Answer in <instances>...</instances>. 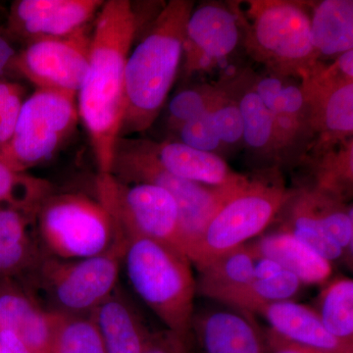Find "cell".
<instances>
[{
    "instance_id": "6da1fadb",
    "label": "cell",
    "mask_w": 353,
    "mask_h": 353,
    "mask_svg": "<svg viewBox=\"0 0 353 353\" xmlns=\"http://www.w3.org/2000/svg\"><path fill=\"white\" fill-rule=\"evenodd\" d=\"M136 32L131 2H104L92 34L87 74L77 95L79 116L101 175L112 171L125 110V70Z\"/></svg>"
},
{
    "instance_id": "7a4b0ae2",
    "label": "cell",
    "mask_w": 353,
    "mask_h": 353,
    "mask_svg": "<svg viewBox=\"0 0 353 353\" xmlns=\"http://www.w3.org/2000/svg\"><path fill=\"white\" fill-rule=\"evenodd\" d=\"M194 2L171 0L128 57L120 139L145 132L157 119L183 57L185 28Z\"/></svg>"
},
{
    "instance_id": "3957f363",
    "label": "cell",
    "mask_w": 353,
    "mask_h": 353,
    "mask_svg": "<svg viewBox=\"0 0 353 353\" xmlns=\"http://www.w3.org/2000/svg\"><path fill=\"white\" fill-rule=\"evenodd\" d=\"M123 238V263L132 289L167 330L189 339L196 294L192 261L161 241L137 234Z\"/></svg>"
},
{
    "instance_id": "277c9868",
    "label": "cell",
    "mask_w": 353,
    "mask_h": 353,
    "mask_svg": "<svg viewBox=\"0 0 353 353\" xmlns=\"http://www.w3.org/2000/svg\"><path fill=\"white\" fill-rule=\"evenodd\" d=\"M248 19L241 17L245 46L250 57L269 73L301 79L319 62L311 41L310 15L303 2L248 1Z\"/></svg>"
},
{
    "instance_id": "5b68a950",
    "label": "cell",
    "mask_w": 353,
    "mask_h": 353,
    "mask_svg": "<svg viewBox=\"0 0 353 353\" xmlns=\"http://www.w3.org/2000/svg\"><path fill=\"white\" fill-rule=\"evenodd\" d=\"M111 175L121 183L157 185L174 197L188 257L215 213L250 182L239 187L214 188L173 175L160 165L143 139H119Z\"/></svg>"
},
{
    "instance_id": "8992f818",
    "label": "cell",
    "mask_w": 353,
    "mask_h": 353,
    "mask_svg": "<svg viewBox=\"0 0 353 353\" xmlns=\"http://www.w3.org/2000/svg\"><path fill=\"white\" fill-rule=\"evenodd\" d=\"M34 217L41 241L54 259L97 256L122 241L105 206L83 194H50Z\"/></svg>"
},
{
    "instance_id": "52a82bcc",
    "label": "cell",
    "mask_w": 353,
    "mask_h": 353,
    "mask_svg": "<svg viewBox=\"0 0 353 353\" xmlns=\"http://www.w3.org/2000/svg\"><path fill=\"white\" fill-rule=\"evenodd\" d=\"M294 192L279 178L253 179L215 213L190 253L197 270L262 233Z\"/></svg>"
},
{
    "instance_id": "ba28073f",
    "label": "cell",
    "mask_w": 353,
    "mask_h": 353,
    "mask_svg": "<svg viewBox=\"0 0 353 353\" xmlns=\"http://www.w3.org/2000/svg\"><path fill=\"white\" fill-rule=\"evenodd\" d=\"M125 240L108 252L79 260L43 256L28 274L51 303L50 311L90 315L115 292L123 263Z\"/></svg>"
},
{
    "instance_id": "9c48e42d",
    "label": "cell",
    "mask_w": 353,
    "mask_h": 353,
    "mask_svg": "<svg viewBox=\"0 0 353 353\" xmlns=\"http://www.w3.org/2000/svg\"><path fill=\"white\" fill-rule=\"evenodd\" d=\"M76 99L38 90L26 99L12 138L0 150V159L15 171L50 160L78 125Z\"/></svg>"
},
{
    "instance_id": "30bf717a",
    "label": "cell",
    "mask_w": 353,
    "mask_h": 353,
    "mask_svg": "<svg viewBox=\"0 0 353 353\" xmlns=\"http://www.w3.org/2000/svg\"><path fill=\"white\" fill-rule=\"evenodd\" d=\"M97 188L99 201L122 236H145L187 254L178 206L166 190L150 183H121L111 174H99Z\"/></svg>"
},
{
    "instance_id": "8fae6325",
    "label": "cell",
    "mask_w": 353,
    "mask_h": 353,
    "mask_svg": "<svg viewBox=\"0 0 353 353\" xmlns=\"http://www.w3.org/2000/svg\"><path fill=\"white\" fill-rule=\"evenodd\" d=\"M90 44L88 27L68 38L32 41L17 53L13 69L38 90L76 99L87 74Z\"/></svg>"
},
{
    "instance_id": "7c38bea8",
    "label": "cell",
    "mask_w": 353,
    "mask_h": 353,
    "mask_svg": "<svg viewBox=\"0 0 353 353\" xmlns=\"http://www.w3.org/2000/svg\"><path fill=\"white\" fill-rule=\"evenodd\" d=\"M313 134L315 153L326 152L352 139L353 81L338 73L333 64L320 61L301 79Z\"/></svg>"
},
{
    "instance_id": "4fadbf2b",
    "label": "cell",
    "mask_w": 353,
    "mask_h": 353,
    "mask_svg": "<svg viewBox=\"0 0 353 353\" xmlns=\"http://www.w3.org/2000/svg\"><path fill=\"white\" fill-rule=\"evenodd\" d=\"M240 14L219 2L194 8L185 28L183 73L208 71L236 50L241 34Z\"/></svg>"
},
{
    "instance_id": "5bb4252c",
    "label": "cell",
    "mask_w": 353,
    "mask_h": 353,
    "mask_svg": "<svg viewBox=\"0 0 353 353\" xmlns=\"http://www.w3.org/2000/svg\"><path fill=\"white\" fill-rule=\"evenodd\" d=\"M103 3L101 0H18L9 11L7 34L30 43L68 38L87 28Z\"/></svg>"
},
{
    "instance_id": "9a60e30c",
    "label": "cell",
    "mask_w": 353,
    "mask_h": 353,
    "mask_svg": "<svg viewBox=\"0 0 353 353\" xmlns=\"http://www.w3.org/2000/svg\"><path fill=\"white\" fill-rule=\"evenodd\" d=\"M204 353H268L263 330L238 311H206L194 314L192 334Z\"/></svg>"
},
{
    "instance_id": "2e32d148",
    "label": "cell",
    "mask_w": 353,
    "mask_h": 353,
    "mask_svg": "<svg viewBox=\"0 0 353 353\" xmlns=\"http://www.w3.org/2000/svg\"><path fill=\"white\" fill-rule=\"evenodd\" d=\"M53 311L41 305L15 279L0 280V329L9 330L39 353H50Z\"/></svg>"
},
{
    "instance_id": "e0dca14e",
    "label": "cell",
    "mask_w": 353,
    "mask_h": 353,
    "mask_svg": "<svg viewBox=\"0 0 353 353\" xmlns=\"http://www.w3.org/2000/svg\"><path fill=\"white\" fill-rule=\"evenodd\" d=\"M160 165L171 174L192 182L214 188H232L250 181L230 168L224 158L180 143L145 141Z\"/></svg>"
},
{
    "instance_id": "ac0fdd59",
    "label": "cell",
    "mask_w": 353,
    "mask_h": 353,
    "mask_svg": "<svg viewBox=\"0 0 353 353\" xmlns=\"http://www.w3.org/2000/svg\"><path fill=\"white\" fill-rule=\"evenodd\" d=\"M256 314L266 319L272 331L292 343L328 353H353V345L332 336L309 306L292 301L265 303Z\"/></svg>"
},
{
    "instance_id": "d6986e66",
    "label": "cell",
    "mask_w": 353,
    "mask_h": 353,
    "mask_svg": "<svg viewBox=\"0 0 353 353\" xmlns=\"http://www.w3.org/2000/svg\"><path fill=\"white\" fill-rule=\"evenodd\" d=\"M90 316L101 333L106 353H143L154 334L117 289Z\"/></svg>"
},
{
    "instance_id": "ffe728a7",
    "label": "cell",
    "mask_w": 353,
    "mask_h": 353,
    "mask_svg": "<svg viewBox=\"0 0 353 353\" xmlns=\"http://www.w3.org/2000/svg\"><path fill=\"white\" fill-rule=\"evenodd\" d=\"M292 79L269 73L252 83L255 92L272 114L274 132L283 139H292L304 132H312L303 88L301 83H292Z\"/></svg>"
},
{
    "instance_id": "44dd1931",
    "label": "cell",
    "mask_w": 353,
    "mask_h": 353,
    "mask_svg": "<svg viewBox=\"0 0 353 353\" xmlns=\"http://www.w3.org/2000/svg\"><path fill=\"white\" fill-rule=\"evenodd\" d=\"M250 245L255 259H267L296 275L303 285L323 284L332 273V262L288 232L265 234Z\"/></svg>"
},
{
    "instance_id": "7402d4cb",
    "label": "cell",
    "mask_w": 353,
    "mask_h": 353,
    "mask_svg": "<svg viewBox=\"0 0 353 353\" xmlns=\"http://www.w3.org/2000/svg\"><path fill=\"white\" fill-rule=\"evenodd\" d=\"M255 262L254 254L248 245L223 253L199 269L196 292L228 305L250 285Z\"/></svg>"
},
{
    "instance_id": "603a6c76",
    "label": "cell",
    "mask_w": 353,
    "mask_h": 353,
    "mask_svg": "<svg viewBox=\"0 0 353 353\" xmlns=\"http://www.w3.org/2000/svg\"><path fill=\"white\" fill-rule=\"evenodd\" d=\"M311 41L318 57H339L353 50L352 0L317 2L310 16Z\"/></svg>"
},
{
    "instance_id": "cb8c5ba5",
    "label": "cell",
    "mask_w": 353,
    "mask_h": 353,
    "mask_svg": "<svg viewBox=\"0 0 353 353\" xmlns=\"http://www.w3.org/2000/svg\"><path fill=\"white\" fill-rule=\"evenodd\" d=\"M303 283L294 274L271 259L255 262L250 285L232 303V307L256 314L265 303L290 301L301 292Z\"/></svg>"
},
{
    "instance_id": "d4e9b609",
    "label": "cell",
    "mask_w": 353,
    "mask_h": 353,
    "mask_svg": "<svg viewBox=\"0 0 353 353\" xmlns=\"http://www.w3.org/2000/svg\"><path fill=\"white\" fill-rule=\"evenodd\" d=\"M285 208H288L287 219L280 230L292 234L330 262L345 256L343 248L323 226L305 190H294Z\"/></svg>"
},
{
    "instance_id": "484cf974",
    "label": "cell",
    "mask_w": 353,
    "mask_h": 353,
    "mask_svg": "<svg viewBox=\"0 0 353 353\" xmlns=\"http://www.w3.org/2000/svg\"><path fill=\"white\" fill-rule=\"evenodd\" d=\"M236 99L243 124V145L255 157L278 164L272 114L255 92L253 85H245Z\"/></svg>"
},
{
    "instance_id": "4316f807",
    "label": "cell",
    "mask_w": 353,
    "mask_h": 353,
    "mask_svg": "<svg viewBox=\"0 0 353 353\" xmlns=\"http://www.w3.org/2000/svg\"><path fill=\"white\" fill-rule=\"evenodd\" d=\"M50 353H106L92 316L53 311Z\"/></svg>"
},
{
    "instance_id": "83f0119b",
    "label": "cell",
    "mask_w": 353,
    "mask_h": 353,
    "mask_svg": "<svg viewBox=\"0 0 353 353\" xmlns=\"http://www.w3.org/2000/svg\"><path fill=\"white\" fill-rule=\"evenodd\" d=\"M332 336L353 345V281L339 278L323 290L315 309Z\"/></svg>"
},
{
    "instance_id": "f1b7e54d",
    "label": "cell",
    "mask_w": 353,
    "mask_h": 353,
    "mask_svg": "<svg viewBox=\"0 0 353 353\" xmlns=\"http://www.w3.org/2000/svg\"><path fill=\"white\" fill-rule=\"evenodd\" d=\"M50 194L48 181L15 171L0 159V205L18 209L32 217Z\"/></svg>"
},
{
    "instance_id": "f546056e",
    "label": "cell",
    "mask_w": 353,
    "mask_h": 353,
    "mask_svg": "<svg viewBox=\"0 0 353 353\" xmlns=\"http://www.w3.org/2000/svg\"><path fill=\"white\" fill-rule=\"evenodd\" d=\"M305 190L309 201L323 226L332 239L343 248L345 256L352 257V206L348 208L340 197L312 188Z\"/></svg>"
},
{
    "instance_id": "4dcf8cb0",
    "label": "cell",
    "mask_w": 353,
    "mask_h": 353,
    "mask_svg": "<svg viewBox=\"0 0 353 353\" xmlns=\"http://www.w3.org/2000/svg\"><path fill=\"white\" fill-rule=\"evenodd\" d=\"M227 94L223 88L212 85H201L178 92L169 104V126L178 131L185 123L214 108Z\"/></svg>"
},
{
    "instance_id": "1f68e13d",
    "label": "cell",
    "mask_w": 353,
    "mask_h": 353,
    "mask_svg": "<svg viewBox=\"0 0 353 353\" xmlns=\"http://www.w3.org/2000/svg\"><path fill=\"white\" fill-rule=\"evenodd\" d=\"M41 257L34 241L19 243L0 241V280L25 277L36 268Z\"/></svg>"
},
{
    "instance_id": "d6a6232c",
    "label": "cell",
    "mask_w": 353,
    "mask_h": 353,
    "mask_svg": "<svg viewBox=\"0 0 353 353\" xmlns=\"http://www.w3.org/2000/svg\"><path fill=\"white\" fill-rule=\"evenodd\" d=\"M211 113L225 152L243 145V119L236 99L227 94L212 108Z\"/></svg>"
},
{
    "instance_id": "836d02e7",
    "label": "cell",
    "mask_w": 353,
    "mask_h": 353,
    "mask_svg": "<svg viewBox=\"0 0 353 353\" xmlns=\"http://www.w3.org/2000/svg\"><path fill=\"white\" fill-rule=\"evenodd\" d=\"M211 110L212 108L185 123L176 131L180 137L178 141L196 150L222 157L221 153L225 150L216 131Z\"/></svg>"
},
{
    "instance_id": "e575fe53",
    "label": "cell",
    "mask_w": 353,
    "mask_h": 353,
    "mask_svg": "<svg viewBox=\"0 0 353 353\" xmlns=\"http://www.w3.org/2000/svg\"><path fill=\"white\" fill-rule=\"evenodd\" d=\"M24 101L20 83L0 80V150L12 138Z\"/></svg>"
},
{
    "instance_id": "d590c367",
    "label": "cell",
    "mask_w": 353,
    "mask_h": 353,
    "mask_svg": "<svg viewBox=\"0 0 353 353\" xmlns=\"http://www.w3.org/2000/svg\"><path fill=\"white\" fill-rule=\"evenodd\" d=\"M31 216L10 206L0 205V241L26 243L31 241L29 226Z\"/></svg>"
},
{
    "instance_id": "8d00e7d4",
    "label": "cell",
    "mask_w": 353,
    "mask_h": 353,
    "mask_svg": "<svg viewBox=\"0 0 353 353\" xmlns=\"http://www.w3.org/2000/svg\"><path fill=\"white\" fill-rule=\"evenodd\" d=\"M188 340L189 339L166 330L154 333L143 353H190Z\"/></svg>"
},
{
    "instance_id": "74e56055",
    "label": "cell",
    "mask_w": 353,
    "mask_h": 353,
    "mask_svg": "<svg viewBox=\"0 0 353 353\" xmlns=\"http://www.w3.org/2000/svg\"><path fill=\"white\" fill-rule=\"evenodd\" d=\"M264 333L268 353H328L292 343V341L279 336L270 328L265 330Z\"/></svg>"
},
{
    "instance_id": "f35d334b",
    "label": "cell",
    "mask_w": 353,
    "mask_h": 353,
    "mask_svg": "<svg viewBox=\"0 0 353 353\" xmlns=\"http://www.w3.org/2000/svg\"><path fill=\"white\" fill-rule=\"evenodd\" d=\"M0 353H39L9 330L0 329Z\"/></svg>"
},
{
    "instance_id": "ab89813d",
    "label": "cell",
    "mask_w": 353,
    "mask_h": 353,
    "mask_svg": "<svg viewBox=\"0 0 353 353\" xmlns=\"http://www.w3.org/2000/svg\"><path fill=\"white\" fill-rule=\"evenodd\" d=\"M16 57L17 51L9 41L8 34L0 32V80L6 72L13 69Z\"/></svg>"
},
{
    "instance_id": "60d3db41",
    "label": "cell",
    "mask_w": 353,
    "mask_h": 353,
    "mask_svg": "<svg viewBox=\"0 0 353 353\" xmlns=\"http://www.w3.org/2000/svg\"><path fill=\"white\" fill-rule=\"evenodd\" d=\"M333 66L341 77L353 81V50L345 51L336 57Z\"/></svg>"
},
{
    "instance_id": "b9f144b4",
    "label": "cell",
    "mask_w": 353,
    "mask_h": 353,
    "mask_svg": "<svg viewBox=\"0 0 353 353\" xmlns=\"http://www.w3.org/2000/svg\"><path fill=\"white\" fill-rule=\"evenodd\" d=\"M0 32H6V30H2V29H0ZM7 34V32H6Z\"/></svg>"
}]
</instances>
